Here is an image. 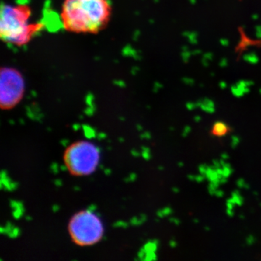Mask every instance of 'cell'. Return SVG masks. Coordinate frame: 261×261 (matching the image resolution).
Instances as JSON below:
<instances>
[{
    "mask_svg": "<svg viewBox=\"0 0 261 261\" xmlns=\"http://www.w3.org/2000/svg\"><path fill=\"white\" fill-rule=\"evenodd\" d=\"M215 195L216 196V197H221V198L223 197H224V191L221 190H218H218H216V192H215Z\"/></svg>",
    "mask_w": 261,
    "mask_h": 261,
    "instance_id": "f546056e",
    "label": "cell"
},
{
    "mask_svg": "<svg viewBox=\"0 0 261 261\" xmlns=\"http://www.w3.org/2000/svg\"><path fill=\"white\" fill-rule=\"evenodd\" d=\"M68 227L72 240L80 246L95 245L102 239L105 232L99 215L89 210H83L73 215Z\"/></svg>",
    "mask_w": 261,
    "mask_h": 261,
    "instance_id": "277c9868",
    "label": "cell"
},
{
    "mask_svg": "<svg viewBox=\"0 0 261 261\" xmlns=\"http://www.w3.org/2000/svg\"><path fill=\"white\" fill-rule=\"evenodd\" d=\"M32 11L29 5H5L2 6L0 36L5 42L22 47L44 28L41 23L30 21Z\"/></svg>",
    "mask_w": 261,
    "mask_h": 261,
    "instance_id": "7a4b0ae2",
    "label": "cell"
},
{
    "mask_svg": "<svg viewBox=\"0 0 261 261\" xmlns=\"http://www.w3.org/2000/svg\"><path fill=\"white\" fill-rule=\"evenodd\" d=\"M231 197L233 198L234 202H235L236 205L242 206L244 203V199L242 196L241 195L239 191L235 190L231 193Z\"/></svg>",
    "mask_w": 261,
    "mask_h": 261,
    "instance_id": "7c38bea8",
    "label": "cell"
},
{
    "mask_svg": "<svg viewBox=\"0 0 261 261\" xmlns=\"http://www.w3.org/2000/svg\"><path fill=\"white\" fill-rule=\"evenodd\" d=\"M227 182V178H226V177H224V176H222L220 179V183H221V184H223V183H226Z\"/></svg>",
    "mask_w": 261,
    "mask_h": 261,
    "instance_id": "8d00e7d4",
    "label": "cell"
},
{
    "mask_svg": "<svg viewBox=\"0 0 261 261\" xmlns=\"http://www.w3.org/2000/svg\"><path fill=\"white\" fill-rule=\"evenodd\" d=\"M228 130H229V127L228 125L223 121L215 122L212 128L213 134L218 137H223L226 136Z\"/></svg>",
    "mask_w": 261,
    "mask_h": 261,
    "instance_id": "ba28073f",
    "label": "cell"
},
{
    "mask_svg": "<svg viewBox=\"0 0 261 261\" xmlns=\"http://www.w3.org/2000/svg\"><path fill=\"white\" fill-rule=\"evenodd\" d=\"M181 58H182V60L183 62H185V63H186V62H189V60H190V57L192 55V52H191V51L189 50V48L186 46H183L182 47V50H181Z\"/></svg>",
    "mask_w": 261,
    "mask_h": 261,
    "instance_id": "8fae6325",
    "label": "cell"
},
{
    "mask_svg": "<svg viewBox=\"0 0 261 261\" xmlns=\"http://www.w3.org/2000/svg\"><path fill=\"white\" fill-rule=\"evenodd\" d=\"M193 223H194V224H198V223H199V220H198L197 218H194V220H193Z\"/></svg>",
    "mask_w": 261,
    "mask_h": 261,
    "instance_id": "7bdbcfd3",
    "label": "cell"
},
{
    "mask_svg": "<svg viewBox=\"0 0 261 261\" xmlns=\"http://www.w3.org/2000/svg\"><path fill=\"white\" fill-rule=\"evenodd\" d=\"M252 18L253 20H258V18H259V16H258V15H257V14H254V15H253V16H252Z\"/></svg>",
    "mask_w": 261,
    "mask_h": 261,
    "instance_id": "ab89813d",
    "label": "cell"
},
{
    "mask_svg": "<svg viewBox=\"0 0 261 261\" xmlns=\"http://www.w3.org/2000/svg\"><path fill=\"white\" fill-rule=\"evenodd\" d=\"M227 65H228V60H227V58H222V59L220 60V62H219V66L221 68H225L226 67Z\"/></svg>",
    "mask_w": 261,
    "mask_h": 261,
    "instance_id": "484cf974",
    "label": "cell"
},
{
    "mask_svg": "<svg viewBox=\"0 0 261 261\" xmlns=\"http://www.w3.org/2000/svg\"><path fill=\"white\" fill-rule=\"evenodd\" d=\"M236 186L239 189H245V190H249L250 188V186L248 183L246 182V181L244 179H239L236 181Z\"/></svg>",
    "mask_w": 261,
    "mask_h": 261,
    "instance_id": "2e32d148",
    "label": "cell"
},
{
    "mask_svg": "<svg viewBox=\"0 0 261 261\" xmlns=\"http://www.w3.org/2000/svg\"><path fill=\"white\" fill-rule=\"evenodd\" d=\"M169 245L170 247H172V248H175V247H176L177 246V242L176 240L174 239H171V241L169 242Z\"/></svg>",
    "mask_w": 261,
    "mask_h": 261,
    "instance_id": "4dcf8cb0",
    "label": "cell"
},
{
    "mask_svg": "<svg viewBox=\"0 0 261 261\" xmlns=\"http://www.w3.org/2000/svg\"><path fill=\"white\" fill-rule=\"evenodd\" d=\"M222 169H223V176L226 177L227 179L231 175L232 172H233L231 166L228 163H227V162L224 166H223Z\"/></svg>",
    "mask_w": 261,
    "mask_h": 261,
    "instance_id": "5bb4252c",
    "label": "cell"
},
{
    "mask_svg": "<svg viewBox=\"0 0 261 261\" xmlns=\"http://www.w3.org/2000/svg\"><path fill=\"white\" fill-rule=\"evenodd\" d=\"M255 37L258 39H261V25L257 26L255 27Z\"/></svg>",
    "mask_w": 261,
    "mask_h": 261,
    "instance_id": "cb8c5ba5",
    "label": "cell"
},
{
    "mask_svg": "<svg viewBox=\"0 0 261 261\" xmlns=\"http://www.w3.org/2000/svg\"><path fill=\"white\" fill-rule=\"evenodd\" d=\"M213 166L215 168H218L221 167V164L220 162V160H214L213 161Z\"/></svg>",
    "mask_w": 261,
    "mask_h": 261,
    "instance_id": "f1b7e54d",
    "label": "cell"
},
{
    "mask_svg": "<svg viewBox=\"0 0 261 261\" xmlns=\"http://www.w3.org/2000/svg\"><path fill=\"white\" fill-rule=\"evenodd\" d=\"M254 83L252 81L240 80L231 86V92L236 97H242L250 92V87Z\"/></svg>",
    "mask_w": 261,
    "mask_h": 261,
    "instance_id": "8992f818",
    "label": "cell"
},
{
    "mask_svg": "<svg viewBox=\"0 0 261 261\" xmlns=\"http://www.w3.org/2000/svg\"><path fill=\"white\" fill-rule=\"evenodd\" d=\"M186 107L188 110H194V109L197 108V104L196 103H192V102H188L186 103Z\"/></svg>",
    "mask_w": 261,
    "mask_h": 261,
    "instance_id": "44dd1931",
    "label": "cell"
},
{
    "mask_svg": "<svg viewBox=\"0 0 261 261\" xmlns=\"http://www.w3.org/2000/svg\"><path fill=\"white\" fill-rule=\"evenodd\" d=\"M183 36L188 39V41L192 44H197L198 42V34L195 31H184Z\"/></svg>",
    "mask_w": 261,
    "mask_h": 261,
    "instance_id": "30bf717a",
    "label": "cell"
},
{
    "mask_svg": "<svg viewBox=\"0 0 261 261\" xmlns=\"http://www.w3.org/2000/svg\"><path fill=\"white\" fill-rule=\"evenodd\" d=\"M111 14L109 0H64L60 20L71 33L96 34L106 28Z\"/></svg>",
    "mask_w": 261,
    "mask_h": 261,
    "instance_id": "6da1fadb",
    "label": "cell"
},
{
    "mask_svg": "<svg viewBox=\"0 0 261 261\" xmlns=\"http://www.w3.org/2000/svg\"><path fill=\"white\" fill-rule=\"evenodd\" d=\"M182 81L183 84L188 85V86H193L194 84V81L192 78H190V77H183L182 78Z\"/></svg>",
    "mask_w": 261,
    "mask_h": 261,
    "instance_id": "ffe728a7",
    "label": "cell"
},
{
    "mask_svg": "<svg viewBox=\"0 0 261 261\" xmlns=\"http://www.w3.org/2000/svg\"><path fill=\"white\" fill-rule=\"evenodd\" d=\"M226 214L228 215V216H229V217H232V216H234V210L227 208V209H226Z\"/></svg>",
    "mask_w": 261,
    "mask_h": 261,
    "instance_id": "d6a6232c",
    "label": "cell"
},
{
    "mask_svg": "<svg viewBox=\"0 0 261 261\" xmlns=\"http://www.w3.org/2000/svg\"><path fill=\"white\" fill-rule=\"evenodd\" d=\"M220 44L223 47H228L229 44V41L226 39H221Z\"/></svg>",
    "mask_w": 261,
    "mask_h": 261,
    "instance_id": "83f0119b",
    "label": "cell"
},
{
    "mask_svg": "<svg viewBox=\"0 0 261 261\" xmlns=\"http://www.w3.org/2000/svg\"><path fill=\"white\" fill-rule=\"evenodd\" d=\"M228 158H229V155H228L226 152L222 153V154L221 155V159H223V160H228Z\"/></svg>",
    "mask_w": 261,
    "mask_h": 261,
    "instance_id": "836d02e7",
    "label": "cell"
},
{
    "mask_svg": "<svg viewBox=\"0 0 261 261\" xmlns=\"http://www.w3.org/2000/svg\"><path fill=\"white\" fill-rule=\"evenodd\" d=\"M169 221H170V222L172 223V224L176 225V226H178V225H179L181 224V221L179 220V218H175V217L171 218Z\"/></svg>",
    "mask_w": 261,
    "mask_h": 261,
    "instance_id": "4316f807",
    "label": "cell"
},
{
    "mask_svg": "<svg viewBox=\"0 0 261 261\" xmlns=\"http://www.w3.org/2000/svg\"><path fill=\"white\" fill-rule=\"evenodd\" d=\"M205 178L206 177L205 175H202V174L200 173L199 175L195 176V181H196V182H198V183H201L203 181H205Z\"/></svg>",
    "mask_w": 261,
    "mask_h": 261,
    "instance_id": "d4e9b609",
    "label": "cell"
},
{
    "mask_svg": "<svg viewBox=\"0 0 261 261\" xmlns=\"http://www.w3.org/2000/svg\"><path fill=\"white\" fill-rule=\"evenodd\" d=\"M25 92V82L21 73L12 68L1 70L0 105L3 110H9L20 103Z\"/></svg>",
    "mask_w": 261,
    "mask_h": 261,
    "instance_id": "5b68a950",
    "label": "cell"
},
{
    "mask_svg": "<svg viewBox=\"0 0 261 261\" xmlns=\"http://www.w3.org/2000/svg\"><path fill=\"white\" fill-rule=\"evenodd\" d=\"M194 120L196 123H200L202 120V117L200 115H195L194 117Z\"/></svg>",
    "mask_w": 261,
    "mask_h": 261,
    "instance_id": "e575fe53",
    "label": "cell"
},
{
    "mask_svg": "<svg viewBox=\"0 0 261 261\" xmlns=\"http://www.w3.org/2000/svg\"><path fill=\"white\" fill-rule=\"evenodd\" d=\"M239 218H242V219H244V218H245V216H244V215L241 214V215H239Z\"/></svg>",
    "mask_w": 261,
    "mask_h": 261,
    "instance_id": "f6af8a7d",
    "label": "cell"
},
{
    "mask_svg": "<svg viewBox=\"0 0 261 261\" xmlns=\"http://www.w3.org/2000/svg\"><path fill=\"white\" fill-rule=\"evenodd\" d=\"M196 104L197 107H200L203 112L209 113V114L215 113V103L213 100L209 99V98H204V99L198 100L197 102H196Z\"/></svg>",
    "mask_w": 261,
    "mask_h": 261,
    "instance_id": "52a82bcc",
    "label": "cell"
},
{
    "mask_svg": "<svg viewBox=\"0 0 261 261\" xmlns=\"http://www.w3.org/2000/svg\"><path fill=\"white\" fill-rule=\"evenodd\" d=\"M178 165H179V167L182 168L183 167V165H184V164H183V162H179V163H178Z\"/></svg>",
    "mask_w": 261,
    "mask_h": 261,
    "instance_id": "60d3db41",
    "label": "cell"
},
{
    "mask_svg": "<svg viewBox=\"0 0 261 261\" xmlns=\"http://www.w3.org/2000/svg\"><path fill=\"white\" fill-rule=\"evenodd\" d=\"M187 178H188V179L190 181H195V176L192 175V174H189V175L187 176Z\"/></svg>",
    "mask_w": 261,
    "mask_h": 261,
    "instance_id": "d590c367",
    "label": "cell"
},
{
    "mask_svg": "<svg viewBox=\"0 0 261 261\" xmlns=\"http://www.w3.org/2000/svg\"><path fill=\"white\" fill-rule=\"evenodd\" d=\"M172 213H173V210H172L171 207H165V208L160 210V211H159L158 212V215L160 218H163V217L168 216V215H171Z\"/></svg>",
    "mask_w": 261,
    "mask_h": 261,
    "instance_id": "9a60e30c",
    "label": "cell"
},
{
    "mask_svg": "<svg viewBox=\"0 0 261 261\" xmlns=\"http://www.w3.org/2000/svg\"><path fill=\"white\" fill-rule=\"evenodd\" d=\"M259 92H260V94H261V89H260V91H259Z\"/></svg>",
    "mask_w": 261,
    "mask_h": 261,
    "instance_id": "7dc6e473",
    "label": "cell"
},
{
    "mask_svg": "<svg viewBox=\"0 0 261 261\" xmlns=\"http://www.w3.org/2000/svg\"><path fill=\"white\" fill-rule=\"evenodd\" d=\"M235 205H236V203L232 197L228 198V199L226 200V208L234 210V206Z\"/></svg>",
    "mask_w": 261,
    "mask_h": 261,
    "instance_id": "ac0fdd59",
    "label": "cell"
},
{
    "mask_svg": "<svg viewBox=\"0 0 261 261\" xmlns=\"http://www.w3.org/2000/svg\"><path fill=\"white\" fill-rule=\"evenodd\" d=\"M205 231H210V228H209V226H205Z\"/></svg>",
    "mask_w": 261,
    "mask_h": 261,
    "instance_id": "ee69618b",
    "label": "cell"
},
{
    "mask_svg": "<svg viewBox=\"0 0 261 261\" xmlns=\"http://www.w3.org/2000/svg\"><path fill=\"white\" fill-rule=\"evenodd\" d=\"M213 58V54L211 52H206L203 54L202 59V64L205 67H207L210 65V62L212 61Z\"/></svg>",
    "mask_w": 261,
    "mask_h": 261,
    "instance_id": "4fadbf2b",
    "label": "cell"
},
{
    "mask_svg": "<svg viewBox=\"0 0 261 261\" xmlns=\"http://www.w3.org/2000/svg\"><path fill=\"white\" fill-rule=\"evenodd\" d=\"M240 143V138L237 136H232L231 139V146L232 148H236Z\"/></svg>",
    "mask_w": 261,
    "mask_h": 261,
    "instance_id": "e0dca14e",
    "label": "cell"
},
{
    "mask_svg": "<svg viewBox=\"0 0 261 261\" xmlns=\"http://www.w3.org/2000/svg\"><path fill=\"white\" fill-rule=\"evenodd\" d=\"M246 244L248 246L252 245L255 242V237L253 235H249L245 239Z\"/></svg>",
    "mask_w": 261,
    "mask_h": 261,
    "instance_id": "d6986e66",
    "label": "cell"
},
{
    "mask_svg": "<svg viewBox=\"0 0 261 261\" xmlns=\"http://www.w3.org/2000/svg\"><path fill=\"white\" fill-rule=\"evenodd\" d=\"M192 55H197V54H200V53H201V50H194V51H192Z\"/></svg>",
    "mask_w": 261,
    "mask_h": 261,
    "instance_id": "74e56055",
    "label": "cell"
},
{
    "mask_svg": "<svg viewBox=\"0 0 261 261\" xmlns=\"http://www.w3.org/2000/svg\"><path fill=\"white\" fill-rule=\"evenodd\" d=\"M253 194H254L255 195H256V196H258V193L257 192H253Z\"/></svg>",
    "mask_w": 261,
    "mask_h": 261,
    "instance_id": "bcb514c9",
    "label": "cell"
},
{
    "mask_svg": "<svg viewBox=\"0 0 261 261\" xmlns=\"http://www.w3.org/2000/svg\"><path fill=\"white\" fill-rule=\"evenodd\" d=\"M260 206L261 207V202H260Z\"/></svg>",
    "mask_w": 261,
    "mask_h": 261,
    "instance_id": "c3c4849f",
    "label": "cell"
},
{
    "mask_svg": "<svg viewBox=\"0 0 261 261\" xmlns=\"http://www.w3.org/2000/svg\"><path fill=\"white\" fill-rule=\"evenodd\" d=\"M243 60L250 65H256L259 62V57L258 54L254 52L245 53L243 55Z\"/></svg>",
    "mask_w": 261,
    "mask_h": 261,
    "instance_id": "9c48e42d",
    "label": "cell"
},
{
    "mask_svg": "<svg viewBox=\"0 0 261 261\" xmlns=\"http://www.w3.org/2000/svg\"><path fill=\"white\" fill-rule=\"evenodd\" d=\"M172 191H173V192L176 193V194H178V193L180 192V190H179L178 187H176V186H174L173 188L172 189Z\"/></svg>",
    "mask_w": 261,
    "mask_h": 261,
    "instance_id": "f35d334b",
    "label": "cell"
},
{
    "mask_svg": "<svg viewBox=\"0 0 261 261\" xmlns=\"http://www.w3.org/2000/svg\"><path fill=\"white\" fill-rule=\"evenodd\" d=\"M219 87H220L221 89H226L227 87L226 82H225L224 81H221V82L219 83Z\"/></svg>",
    "mask_w": 261,
    "mask_h": 261,
    "instance_id": "1f68e13d",
    "label": "cell"
},
{
    "mask_svg": "<svg viewBox=\"0 0 261 261\" xmlns=\"http://www.w3.org/2000/svg\"><path fill=\"white\" fill-rule=\"evenodd\" d=\"M207 168H208V166L205 165V164H201V165H199V167H198V171H199L200 174H202V175H205L206 171H207Z\"/></svg>",
    "mask_w": 261,
    "mask_h": 261,
    "instance_id": "7402d4cb",
    "label": "cell"
},
{
    "mask_svg": "<svg viewBox=\"0 0 261 261\" xmlns=\"http://www.w3.org/2000/svg\"><path fill=\"white\" fill-rule=\"evenodd\" d=\"M64 162L70 173L83 176L93 173L97 168L100 160L99 149L88 141H78L65 149Z\"/></svg>",
    "mask_w": 261,
    "mask_h": 261,
    "instance_id": "3957f363",
    "label": "cell"
},
{
    "mask_svg": "<svg viewBox=\"0 0 261 261\" xmlns=\"http://www.w3.org/2000/svg\"><path fill=\"white\" fill-rule=\"evenodd\" d=\"M191 130H192V128L190 126H186L183 128V131H182V137H186L189 134H190Z\"/></svg>",
    "mask_w": 261,
    "mask_h": 261,
    "instance_id": "603a6c76",
    "label": "cell"
},
{
    "mask_svg": "<svg viewBox=\"0 0 261 261\" xmlns=\"http://www.w3.org/2000/svg\"><path fill=\"white\" fill-rule=\"evenodd\" d=\"M190 1V2L192 4V5H194L197 2V0H189Z\"/></svg>",
    "mask_w": 261,
    "mask_h": 261,
    "instance_id": "b9f144b4",
    "label": "cell"
}]
</instances>
